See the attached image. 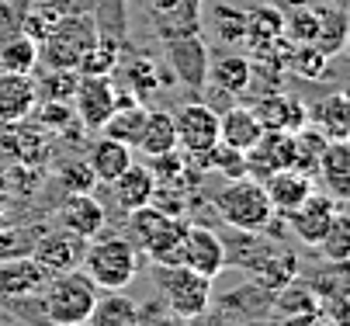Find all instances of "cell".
Here are the masks:
<instances>
[{"mask_svg":"<svg viewBox=\"0 0 350 326\" xmlns=\"http://www.w3.org/2000/svg\"><path fill=\"white\" fill-rule=\"evenodd\" d=\"M83 274L105 292H125L139 274V250L129 236H101L83 250Z\"/></svg>","mask_w":350,"mask_h":326,"instance_id":"6da1fadb","label":"cell"},{"mask_svg":"<svg viewBox=\"0 0 350 326\" xmlns=\"http://www.w3.org/2000/svg\"><path fill=\"white\" fill-rule=\"evenodd\" d=\"M38 295H42V316L53 326H80L94 309L97 285L83 271L73 267V271H56Z\"/></svg>","mask_w":350,"mask_h":326,"instance_id":"7a4b0ae2","label":"cell"},{"mask_svg":"<svg viewBox=\"0 0 350 326\" xmlns=\"http://www.w3.org/2000/svg\"><path fill=\"white\" fill-rule=\"evenodd\" d=\"M215 208L239 232H267L271 222L278 219L274 208H271V198L264 191V184L257 177H250V174L226 184V188L215 195Z\"/></svg>","mask_w":350,"mask_h":326,"instance_id":"3957f363","label":"cell"},{"mask_svg":"<svg viewBox=\"0 0 350 326\" xmlns=\"http://www.w3.org/2000/svg\"><path fill=\"white\" fill-rule=\"evenodd\" d=\"M129 219H132V232L139 247L153 257V264H180V247L191 222H184L180 215L160 212L157 205H142L129 212Z\"/></svg>","mask_w":350,"mask_h":326,"instance_id":"277c9868","label":"cell"},{"mask_svg":"<svg viewBox=\"0 0 350 326\" xmlns=\"http://www.w3.org/2000/svg\"><path fill=\"white\" fill-rule=\"evenodd\" d=\"M153 285L163 292L170 312L180 319H198L212 305V277L184 264H153Z\"/></svg>","mask_w":350,"mask_h":326,"instance_id":"5b68a950","label":"cell"},{"mask_svg":"<svg viewBox=\"0 0 350 326\" xmlns=\"http://www.w3.org/2000/svg\"><path fill=\"white\" fill-rule=\"evenodd\" d=\"M97 42V25L94 14H73V18H59L49 35L38 42V63L45 59V66H59V70H77L83 53Z\"/></svg>","mask_w":350,"mask_h":326,"instance_id":"8992f818","label":"cell"},{"mask_svg":"<svg viewBox=\"0 0 350 326\" xmlns=\"http://www.w3.org/2000/svg\"><path fill=\"white\" fill-rule=\"evenodd\" d=\"M167 45V63H170V73L202 98V90L208 87V45L202 38V31H191V35H180V38H170L163 42Z\"/></svg>","mask_w":350,"mask_h":326,"instance_id":"52a82bcc","label":"cell"},{"mask_svg":"<svg viewBox=\"0 0 350 326\" xmlns=\"http://www.w3.org/2000/svg\"><path fill=\"white\" fill-rule=\"evenodd\" d=\"M115 101H118V87L111 77H83L80 73L70 108L87 132H101V125L115 111Z\"/></svg>","mask_w":350,"mask_h":326,"instance_id":"ba28073f","label":"cell"},{"mask_svg":"<svg viewBox=\"0 0 350 326\" xmlns=\"http://www.w3.org/2000/svg\"><path fill=\"white\" fill-rule=\"evenodd\" d=\"M174 128H177V146L198 157L219 143V111L205 101L180 105L174 111Z\"/></svg>","mask_w":350,"mask_h":326,"instance_id":"9c48e42d","label":"cell"},{"mask_svg":"<svg viewBox=\"0 0 350 326\" xmlns=\"http://www.w3.org/2000/svg\"><path fill=\"white\" fill-rule=\"evenodd\" d=\"M295 167V135L281 128H264L260 139L246 150V174L264 180L267 174Z\"/></svg>","mask_w":350,"mask_h":326,"instance_id":"30bf717a","label":"cell"},{"mask_svg":"<svg viewBox=\"0 0 350 326\" xmlns=\"http://www.w3.org/2000/svg\"><path fill=\"white\" fill-rule=\"evenodd\" d=\"M347 202H336L333 195H309L298 208H291L284 219H288V229L295 232L302 243H309V247H319V240L326 236V229H329V222H333V215L343 208Z\"/></svg>","mask_w":350,"mask_h":326,"instance_id":"8fae6325","label":"cell"},{"mask_svg":"<svg viewBox=\"0 0 350 326\" xmlns=\"http://www.w3.org/2000/svg\"><path fill=\"white\" fill-rule=\"evenodd\" d=\"M180 264L215 282L226 271V243L208 226H187V236H184V247H180Z\"/></svg>","mask_w":350,"mask_h":326,"instance_id":"7c38bea8","label":"cell"},{"mask_svg":"<svg viewBox=\"0 0 350 326\" xmlns=\"http://www.w3.org/2000/svg\"><path fill=\"white\" fill-rule=\"evenodd\" d=\"M254 115L260 118L264 128H281V132H298L302 125H309V108L298 94H284V90H271L260 94L254 105Z\"/></svg>","mask_w":350,"mask_h":326,"instance_id":"4fadbf2b","label":"cell"},{"mask_svg":"<svg viewBox=\"0 0 350 326\" xmlns=\"http://www.w3.org/2000/svg\"><path fill=\"white\" fill-rule=\"evenodd\" d=\"M38 108V90L31 73L0 70V125H18Z\"/></svg>","mask_w":350,"mask_h":326,"instance_id":"5bb4252c","label":"cell"},{"mask_svg":"<svg viewBox=\"0 0 350 326\" xmlns=\"http://www.w3.org/2000/svg\"><path fill=\"white\" fill-rule=\"evenodd\" d=\"M53 277L38 257H21V260H8L0 264V295L4 299H28L38 295L45 288V282Z\"/></svg>","mask_w":350,"mask_h":326,"instance_id":"9a60e30c","label":"cell"},{"mask_svg":"<svg viewBox=\"0 0 350 326\" xmlns=\"http://www.w3.org/2000/svg\"><path fill=\"white\" fill-rule=\"evenodd\" d=\"M108 215H105V205L97 202L90 191L87 195H70L59 208V226L66 232H73V236L80 240H94V236H101V229H105Z\"/></svg>","mask_w":350,"mask_h":326,"instance_id":"2e32d148","label":"cell"},{"mask_svg":"<svg viewBox=\"0 0 350 326\" xmlns=\"http://www.w3.org/2000/svg\"><path fill=\"white\" fill-rule=\"evenodd\" d=\"M309 125L319 128L329 143L350 139V98L347 90H329L309 108Z\"/></svg>","mask_w":350,"mask_h":326,"instance_id":"e0dca14e","label":"cell"},{"mask_svg":"<svg viewBox=\"0 0 350 326\" xmlns=\"http://www.w3.org/2000/svg\"><path fill=\"white\" fill-rule=\"evenodd\" d=\"M108 188H111L115 205L129 215V212H135V208H142V205L153 202L157 177H153V170H149V167H139V163L132 160V167H129L122 177H115V180L108 184Z\"/></svg>","mask_w":350,"mask_h":326,"instance_id":"ac0fdd59","label":"cell"},{"mask_svg":"<svg viewBox=\"0 0 350 326\" xmlns=\"http://www.w3.org/2000/svg\"><path fill=\"white\" fill-rule=\"evenodd\" d=\"M264 191L271 198V208L274 215H288L291 208H298L309 195H312V177L298 174V170H278V174H267L264 180Z\"/></svg>","mask_w":350,"mask_h":326,"instance_id":"d6986e66","label":"cell"},{"mask_svg":"<svg viewBox=\"0 0 350 326\" xmlns=\"http://www.w3.org/2000/svg\"><path fill=\"white\" fill-rule=\"evenodd\" d=\"M316 177L323 180L326 195H333L336 202H347V195H350V146H347V139L323 146L319 163H316Z\"/></svg>","mask_w":350,"mask_h":326,"instance_id":"ffe728a7","label":"cell"},{"mask_svg":"<svg viewBox=\"0 0 350 326\" xmlns=\"http://www.w3.org/2000/svg\"><path fill=\"white\" fill-rule=\"evenodd\" d=\"M260 132H264V125H260V118L254 115L250 105H232L219 115V143H226L239 153H246L250 146H254L260 139Z\"/></svg>","mask_w":350,"mask_h":326,"instance_id":"44dd1931","label":"cell"},{"mask_svg":"<svg viewBox=\"0 0 350 326\" xmlns=\"http://www.w3.org/2000/svg\"><path fill=\"white\" fill-rule=\"evenodd\" d=\"M87 163H90L97 184H111L115 177H122V174L132 167V146L118 143V139L101 135L97 143H90V150H87Z\"/></svg>","mask_w":350,"mask_h":326,"instance_id":"7402d4cb","label":"cell"},{"mask_svg":"<svg viewBox=\"0 0 350 326\" xmlns=\"http://www.w3.org/2000/svg\"><path fill=\"white\" fill-rule=\"evenodd\" d=\"M83 250H87V240H80V236H73V232H53V236H45L38 247H35V254L31 257H38L49 271H73V267H80V260H83Z\"/></svg>","mask_w":350,"mask_h":326,"instance_id":"603a6c76","label":"cell"},{"mask_svg":"<svg viewBox=\"0 0 350 326\" xmlns=\"http://www.w3.org/2000/svg\"><path fill=\"white\" fill-rule=\"evenodd\" d=\"M142 122H146V108L139 105V98L118 90L115 111L108 115V122L101 125V132L108 139H118V143H125V146H135L139 143V132H142Z\"/></svg>","mask_w":350,"mask_h":326,"instance_id":"cb8c5ba5","label":"cell"},{"mask_svg":"<svg viewBox=\"0 0 350 326\" xmlns=\"http://www.w3.org/2000/svg\"><path fill=\"white\" fill-rule=\"evenodd\" d=\"M316 18H319V25H316V38H312V45L323 53V56H340L343 49H347V11L340 8V4H316Z\"/></svg>","mask_w":350,"mask_h":326,"instance_id":"d4e9b609","label":"cell"},{"mask_svg":"<svg viewBox=\"0 0 350 326\" xmlns=\"http://www.w3.org/2000/svg\"><path fill=\"white\" fill-rule=\"evenodd\" d=\"M208 80H212L215 90H222V94L239 98L243 90L254 83V66H250L246 56L229 53V56H219L215 63H208Z\"/></svg>","mask_w":350,"mask_h":326,"instance_id":"484cf974","label":"cell"},{"mask_svg":"<svg viewBox=\"0 0 350 326\" xmlns=\"http://www.w3.org/2000/svg\"><path fill=\"white\" fill-rule=\"evenodd\" d=\"M135 150H142L149 160L163 157V153H174V150H177L174 115H167V111H146V122H142V132H139Z\"/></svg>","mask_w":350,"mask_h":326,"instance_id":"4316f807","label":"cell"},{"mask_svg":"<svg viewBox=\"0 0 350 326\" xmlns=\"http://www.w3.org/2000/svg\"><path fill=\"white\" fill-rule=\"evenodd\" d=\"M202 28H208L219 45H243L246 42V11H239L232 4H212L208 14L202 18Z\"/></svg>","mask_w":350,"mask_h":326,"instance_id":"83f0119b","label":"cell"},{"mask_svg":"<svg viewBox=\"0 0 350 326\" xmlns=\"http://www.w3.org/2000/svg\"><path fill=\"white\" fill-rule=\"evenodd\" d=\"M87 326H139V309L129 295H97L87 316Z\"/></svg>","mask_w":350,"mask_h":326,"instance_id":"f1b7e54d","label":"cell"},{"mask_svg":"<svg viewBox=\"0 0 350 326\" xmlns=\"http://www.w3.org/2000/svg\"><path fill=\"white\" fill-rule=\"evenodd\" d=\"M284 35V11L274 8V4H260V8H250L246 11V42L250 49H257V45H267L274 38Z\"/></svg>","mask_w":350,"mask_h":326,"instance_id":"f546056e","label":"cell"},{"mask_svg":"<svg viewBox=\"0 0 350 326\" xmlns=\"http://www.w3.org/2000/svg\"><path fill=\"white\" fill-rule=\"evenodd\" d=\"M38 66V42L14 31L8 38H0V70L8 73H35Z\"/></svg>","mask_w":350,"mask_h":326,"instance_id":"4dcf8cb0","label":"cell"},{"mask_svg":"<svg viewBox=\"0 0 350 326\" xmlns=\"http://www.w3.org/2000/svg\"><path fill=\"white\" fill-rule=\"evenodd\" d=\"M122 63V42L118 38H108V35H97V42L83 53L77 73L83 77H111Z\"/></svg>","mask_w":350,"mask_h":326,"instance_id":"1f68e13d","label":"cell"},{"mask_svg":"<svg viewBox=\"0 0 350 326\" xmlns=\"http://www.w3.org/2000/svg\"><path fill=\"white\" fill-rule=\"evenodd\" d=\"M291 135H295V167L291 170H298V174H306V177L316 180V163H319V153H323V146L329 143V139L319 128H312V125H302Z\"/></svg>","mask_w":350,"mask_h":326,"instance_id":"d6a6232c","label":"cell"},{"mask_svg":"<svg viewBox=\"0 0 350 326\" xmlns=\"http://www.w3.org/2000/svg\"><path fill=\"white\" fill-rule=\"evenodd\" d=\"M80 73L77 70H59V66H45V73L35 80L38 90V101H73V90H77Z\"/></svg>","mask_w":350,"mask_h":326,"instance_id":"836d02e7","label":"cell"},{"mask_svg":"<svg viewBox=\"0 0 350 326\" xmlns=\"http://www.w3.org/2000/svg\"><path fill=\"white\" fill-rule=\"evenodd\" d=\"M288 73L302 77V80H326L329 73V56H323L316 45H291V56H288Z\"/></svg>","mask_w":350,"mask_h":326,"instance_id":"e575fe53","label":"cell"},{"mask_svg":"<svg viewBox=\"0 0 350 326\" xmlns=\"http://www.w3.org/2000/svg\"><path fill=\"white\" fill-rule=\"evenodd\" d=\"M319 250L329 264H347L350 260V219H347V205L333 215L326 236L319 240Z\"/></svg>","mask_w":350,"mask_h":326,"instance_id":"d590c367","label":"cell"},{"mask_svg":"<svg viewBox=\"0 0 350 326\" xmlns=\"http://www.w3.org/2000/svg\"><path fill=\"white\" fill-rule=\"evenodd\" d=\"M118 66L129 73V94H132V98H149V94L160 87V80H157V63L149 59V56H135V59L118 63Z\"/></svg>","mask_w":350,"mask_h":326,"instance_id":"8d00e7d4","label":"cell"},{"mask_svg":"<svg viewBox=\"0 0 350 326\" xmlns=\"http://www.w3.org/2000/svg\"><path fill=\"white\" fill-rule=\"evenodd\" d=\"M202 157H208V163L226 177V180H236V177H246V153L226 146V143H215L212 150H205Z\"/></svg>","mask_w":350,"mask_h":326,"instance_id":"74e56055","label":"cell"},{"mask_svg":"<svg viewBox=\"0 0 350 326\" xmlns=\"http://www.w3.org/2000/svg\"><path fill=\"white\" fill-rule=\"evenodd\" d=\"M59 184H63L70 195H87V191L97 188V177H94V170H90L87 160H73V163H66L59 170Z\"/></svg>","mask_w":350,"mask_h":326,"instance_id":"f35d334b","label":"cell"},{"mask_svg":"<svg viewBox=\"0 0 350 326\" xmlns=\"http://www.w3.org/2000/svg\"><path fill=\"white\" fill-rule=\"evenodd\" d=\"M278 309H281L284 316H306V312H319V302H316V295L306 292V288L284 285L281 295H278Z\"/></svg>","mask_w":350,"mask_h":326,"instance_id":"ab89813d","label":"cell"},{"mask_svg":"<svg viewBox=\"0 0 350 326\" xmlns=\"http://www.w3.org/2000/svg\"><path fill=\"white\" fill-rule=\"evenodd\" d=\"M101 0H45L49 11H56L59 18H73V14H94Z\"/></svg>","mask_w":350,"mask_h":326,"instance_id":"60d3db41","label":"cell"},{"mask_svg":"<svg viewBox=\"0 0 350 326\" xmlns=\"http://www.w3.org/2000/svg\"><path fill=\"white\" fill-rule=\"evenodd\" d=\"M142 4L153 11V14H170V11L180 8V0H142Z\"/></svg>","mask_w":350,"mask_h":326,"instance_id":"b9f144b4","label":"cell"},{"mask_svg":"<svg viewBox=\"0 0 350 326\" xmlns=\"http://www.w3.org/2000/svg\"><path fill=\"white\" fill-rule=\"evenodd\" d=\"M284 326H326L319 312H306V316H291Z\"/></svg>","mask_w":350,"mask_h":326,"instance_id":"7bdbcfd3","label":"cell"},{"mask_svg":"<svg viewBox=\"0 0 350 326\" xmlns=\"http://www.w3.org/2000/svg\"><path fill=\"white\" fill-rule=\"evenodd\" d=\"M80 326H87V323H80Z\"/></svg>","mask_w":350,"mask_h":326,"instance_id":"ee69618b","label":"cell"}]
</instances>
